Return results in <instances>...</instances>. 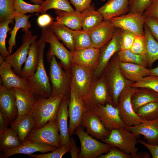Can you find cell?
Wrapping results in <instances>:
<instances>
[{
    "label": "cell",
    "mask_w": 158,
    "mask_h": 158,
    "mask_svg": "<svg viewBox=\"0 0 158 158\" xmlns=\"http://www.w3.org/2000/svg\"><path fill=\"white\" fill-rule=\"evenodd\" d=\"M43 1H45V0H43Z\"/></svg>",
    "instance_id": "cell-62"
},
{
    "label": "cell",
    "mask_w": 158,
    "mask_h": 158,
    "mask_svg": "<svg viewBox=\"0 0 158 158\" xmlns=\"http://www.w3.org/2000/svg\"><path fill=\"white\" fill-rule=\"evenodd\" d=\"M91 111L99 116L104 127L110 131L126 126L121 119L118 108L110 104L98 105Z\"/></svg>",
    "instance_id": "cell-14"
},
{
    "label": "cell",
    "mask_w": 158,
    "mask_h": 158,
    "mask_svg": "<svg viewBox=\"0 0 158 158\" xmlns=\"http://www.w3.org/2000/svg\"><path fill=\"white\" fill-rule=\"evenodd\" d=\"M138 88L130 86L124 89L120 94L117 107L121 119L126 126L139 124L143 119L133 111L132 105V95Z\"/></svg>",
    "instance_id": "cell-8"
},
{
    "label": "cell",
    "mask_w": 158,
    "mask_h": 158,
    "mask_svg": "<svg viewBox=\"0 0 158 158\" xmlns=\"http://www.w3.org/2000/svg\"><path fill=\"white\" fill-rule=\"evenodd\" d=\"M70 152L69 142L61 145L54 151L48 153L40 154L28 155L34 158H61L66 153Z\"/></svg>",
    "instance_id": "cell-45"
},
{
    "label": "cell",
    "mask_w": 158,
    "mask_h": 158,
    "mask_svg": "<svg viewBox=\"0 0 158 158\" xmlns=\"http://www.w3.org/2000/svg\"><path fill=\"white\" fill-rule=\"evenodd\" d=\"M139 137L127 130L126 127H121L112 130L108 137L101 141L131 154L132 157L138 152L136 145L138 143V138Z\"/></svg>",
    "instance_id": "cell-6"
},
{
    "label": "cell",
    "mask_w": 158,
    "mask_h": 158,
    "mask_svg": "<svg viewBox=\"0 0 158 158\" xmlns=\"http://www.w3.org/2000/svg\"><path fill=\"white\" fill-rule=\"evenodd\" d=\"M87 109L83 99L71 90L68 106V132L70 137L73 134L76 128L80 126L83 114Z\"/></svg>",
    "instance_id": "cell-18"
},
{
    "label": "cell",
    "mask_w": 158,
    "mask_h": 158,
    "mask_svg": "<svg viewBox=\"0 0 158 158\" xmlns=\"http://www.w3.org/2000/svg\"><path fill=\"white\" fill-rule=\"evenodd\" d=\"M81 126L86 128V132L88 134L101 140L107 138L111 132L105 128L97 115L88 109L83 114Z\"/></svg>",
    "instance_id": "cell-17"
},
{
    "label": "cell",
    "mask_w": 158,
    "mask_h": 158,
    "mask_svg": "<svg viewBox=\"0 0 158 158\" xmlns=\"http://www.w3.org/2000/svg\"><path fill=\"white\" fill-rule=\"evenodd\" d=\"M41 36L50 45L47 53V61L50 63L54 56L60 61L59 63L64 69H69L72 64V52L68 50L61 43L52 30L48 27L43 28Z\"/></svg>",
    "instance_id": "cell-5"
},
{
    "label": "cell",
    "mask_w": 158,
    "mask_h": 158,
    "mask_svg": "<svg viewBox=\"0 0 158 158\" xmlns=\"http://www.w3.org/2000/svg\"><path fill=\"white\" fill-rule=\"evenodd\" d=\"M136 113L143 120H151L158 118V101L148 103L139 108Z\"/></svg>",
    "instance_id": "cell-40"
},
{
    "label": "cell",
    "mask_w": 158,
    "mask_h": 158,
    "mask_svg": "<svg viewBox=\"0 0 158 158\" xmlns=\"http://www.w3.org/2000/svg\"><path fill=\"white\" fill-rule=\"evenodd\" d=\"M106 0H101V1H106Z\"/></svg>",
    "instance_id": "cell-60"
},
{
    "label": "cell",
    "mask_w": 158,
    "mask_h": 158,
    "mask_svg": "<svg viewBox=\"0 0 158 158\" xmlns=\"http://www.w3.org/2000/svg\"><path fill=\"white\" fill-rule=\"evenodd\" d=\"M37 42L39 54L38 66L34 75L26 79L31 87L32 92L37 99L48 98L51 95L52 89L44 64V50L46 43L41 36Z\"/></svg>",
    "instance_id": "cell-2"
},
{
    "label": "cell",
    "mask_w": 158,
    "mask_h": 158,
    "mask_svg": "<svg viewBox=\"0 0 158 158\" xmlns=\"http://www.w3.org/2000/svg\"><path fill=\"white\" fill-rule=\"evenodd\" d=\"M121 30L117 28L112 38L100 49L98 65L94 72L93 80L100 77L113 56L120 50Z\"/></svg>",
    "instance_id": "cell-13"
},
{
    "label": "cell",
    "mask_w": 158,
    "mask_h": 158,
    "mask_svg": "<svg viewBox=\"0 0 158 158\" xmlns=\"http://www.w3.org/2000/svg\"><path fill=\"white\" fill-rule=\"evenodd\" d=\"M75 133L80 144L79 158H96L110 150L112 146L97 140L90 136L80 126L77 127Z\"/></svg>",
    "instance_id": "cell-7"
},
{
    "label": "cell",
    "mask_w": 158,
    "mask_h": 158,
    "mask_svg": "<svg viewBox=\"0 0 158 158\" xmlns=\"http://www.w3.org/2000/svg\"><path fill=\"white\" fill-rule=\"evenodd\" d=\"M68 0H45L41 4L39 13H45L49 10L54 9L73 12L75 10L72 7Z\"/></svg>",
    "instance_id": "cell-38"
},
{
    "label": "cell",
    "mask_w": 158,
    "mask_h": 158,
    "mask_svg": "<svg viewBox=\"0 0 158 158\" xmlns=\"http://www.w3.org/2000/svg\"><path fill=\"white\" fill-rule=\"evenodd\" d=\"M53 21V18L51 16L46 13L39 16L37 20L38 25L42 28L48 27Z\"/></svg>",
    "instance_id": "cell-53"
},
{
    "label": "cell",
    "mask_w": 158,
    "mask_h": 158,
    "mask_svg": "<svg viewBox=\"0 0 158 158\" xmlns=\"http://www.w3.org/2000/svg\"><path fill=\"white\" fill-rule=\"evenodd\" d=\"M63 98L62 95H60L53 97L37 99L32 113L35 123L34 130L41 128L51 120L56 119Z\"/></svg>",
    "instance_id": "cell-4"
},
{
    "label": "cell",
    "mask_w": 158,
    "mask_h": 158,
    "mask_svg": "<svg viewBox=\"0 0 158 158\" xmlns=\"http://www.w3.org/2000/svg\"><path fill=\"white\" fill-rule=\"evenodd\" d=\"M50 63L49 75L52 92L49 97L62 95L63 98L69 99L71 75L70 68L64 69L54 56L52 57Z\"/></svg>",
    "instance_id": "cell-3"
},
{
    "label": "cell",
    "mask_w": 158,
    "mask_h": 158,
    "mask_svg": "<svg viewBox=\"0 0 158 158\" xmlns=\"http://www.w3.org/2000/svg\"><path fill=\"white\" fill-rule=\"evenodd\" d=\"M39 63L38 44L36 40L31 45L25 65L22 69L20 77L26 79L32 76L37 69Z\"/></svg>",
    "instance_id": "cell-29"
},
{
    "label": "cell",
    "mask_w": 158,
    "mask_h": 158,
    "mask_svg": "<svg viewBox=\"0 0 158 158\" xmlns=\"http://www.w3.org/2000/svg\"><path fill=\"white\" fill-rule=\"evenodd\" d=\"M117 28L109 20H103L98 25L88 32L92 47L100 49L113 37Z\"/></svg>",
    "instance_id": "cell-19"
},
{
    "label": "cell",
    "mask_w": 158,
    "mask_h": 158,
    "mask_svg": "<svg viewBox=\"0 0 158 158\" xmlns=\"http://www.w3.org/2000/svg\"><path fill=\"white\" fill-rule=\"evenodd\" d=\"M56 15V24L63 25L73 30L82 29L81 24V13L75 11L69 12L63 11L54 9Z\"/></svg>",
    "instance_id": "cell-30"
},
{
    "label": "cell",
    "mask_w": 158,
    "mask_h": 158,
    "mask_svg": "<svg viewBox=\"0 0 158 158\" xmlns=\"http://www.w3.org/2000/svg\"><path fill=\"white\" fill-rule=\"evenodd\" d=\"M117 52L113 56L102 75L104 78L111 104L116 107L119 96L122 91L134 83L127 79L120 70Z\"/></svg>",
    "instance_id": "cell-1"
},
{
    "label": "cell",
    "mask_w": 158,
    "mask_h": 158,
    "mask_svg": "<svg viewBox=\"0 0 158 158\" xmlns=\"http://www.w3.org/2000/svg\"><path fill=\"white\" fill-rule=\"evenodd\" d=\"M150 75H154L158 77V66L150 69Z\"/></svg>",
    "instance_id": "cell-58"
},
{
    "label": "cell",
    "mask_w": 158,
    "mask_h": 158,
    "mask_svg": "<svg viewBox=\"0 0 158 158\" xmlns=\"http://www.w3.org/2000/svg\"><path fill=\"white\" fill-rule=\"evenodd\" d=\"M136 35L135 34L129 31L121 29L120 50H130Z\"/></svg>",
    "instance_id": "cell-46"
},
{
    "label": "cell",
    "mask_w": 158,
    "mask_h": 158,
    "mask_svg": "<svg viewBox=\"0 0 158 158\" xmlns=\"http://www.w3.org/2000/svg\"><path fill=\"white\" fill-rule=\"evenodd\" d=\"M73 38L75 50L92 47L91 40L89 34L83 30H73L71 29Z\"/></svg>",
    "instance_id": "cell-39"
},
{
    "label": "cell",
    "mask_w": 158,
    "mask_h": 158,
    "mask_svg": "<svg viewBox=\"0 0 158 158\" xmlns=\"http://www.w3.org/2000/svg\"><path fill=\"white\" fill-rule=\"evenodd\" d=\"M17 133L11 127L0 130L1 150L13 149L22 144Z\"/></svg>",
    "instance_id": "cell-35"
},
{
    "label": "cell",
    "mask_w": 158,
    "mask_h": 158,
    "mask_svg": "<svg viewBox=\"0 0 158 158\" xmlns=\"http://www.w3.org/2000/svg\"><path fill=\"white\" fill-rule=\"evenodd\" d=\"M130 50L136 54L146 55V42L144 35L135 36Z\"/></svg>",
    "instance_id": "cell-48"
},
{
    "label": "cell",
    "mask_w": 158,
    "mask_h": 158,
    "mask_svg": "<svg viewBox=\"0 0 158 158\" xmlns=\"http://www.w3.org/2000/svg\"><path fill=\"white\" fill-rule=\"evenodd\" d=\"M72 52V63L87 68L94 72L99 63L100 49L93 47Z\"/></svg>",
    "instance_id": "cell-20"
},
{
    "label": "cell",
    "mask_w": 158,
    "mask_h": 158,
    "mask_svg": "<svg viewBox=\"0 0 158 158\" xmlns=\"http://www.w3.org/2000/svg\"><path fill=\"white\" fill-rule=\"evenodd\" d=\"M75 8V11L81 13L89 8L92 0H69Z\"/></svg>",
    "instance_id": "cell-52"
},
{
    "label": "cell",
    "mask_w": 158,
    "mask_h": 158,
    "mask_svg": "<svg viewBox=\"0 0 158 158\" xmlns=\"http://www.w3.org/2000/svg\"><path fill=\"white\" fill-rule=\"evenodd\" d=\"M144 23L152 37L158 42V19L152 17L144 18Z\"/></svg>",
    "instance_id": "cell-49"
},
{
    "label": "cell",
    "mask_w": 158,
    "mask_h": 158,
    "mask_svg": "<svg viewBox=\"0 0 158 158\" xmlns=\"http://www.w3.org/2000/svg\"><path fill=\"white\" fill-rule=\"evenodd\" d=\"M130 86L138 88H148L158 93V77L154 75L146 76L133 83Z\"/></svg>",
    "instance_id": "cell-44"
},
{
    "label": "cell",
    "mask_w": 158,
    "mask_h": 158,
    "mask_svg": "<svg viewBox=\"0 0 158 158\" xmlns=\"http://www.w3.org/2000/svg\"><path fill=\"white\" fill-rule=\"evenodd\" d=\"M57 148L42 143L25 142L16 148L1 150L2 152L0 154V158H7L19 154L28 155L37 152L44 153L53 151Z\"/></svg>",
    "instance_id": "cell-23"
},
{
    "label": "cell",
    "mask_w": 158,
    "mask_h": 158,
    "mask_svg": "<svg viewBox=\"0 0 158 158\" xmlns=\"http://www.w3.org/2000/svg\"><path fill=\"white\" fill-rule=\"evenodd\" d=\"M0 109L12 122L18 115L16 97L12 89H9L0 84Z\"/></svg>",
    "instance_id": "cell-22"
},
{
    "label": "cell",
    "mask_w": 158,
    "mask_h": 158,
    "mask_svg": "<svg viewBox=\"0 0 158 158\" xmlns=\"http://www.w3.org/2000/svg\"><path fill=\"white\" fill-rule=\"evenodd\" d=\"M82 99L87 109L91 110L98 105L111 104V101L103 76L93 80L87 94Z\"/></svg>",
    "instance_id": "cell-11"
},
{
    "label": "cell",
    "mask_w": 158,
    "mask_h": 158,
    "mask_svg": "<svg viewBox=\"0 0 158 158\" xmlns=\"http://www.w3.org/2000/svg\"><path fill=\"white\" fill-rule=\"evenodd\" d=\"M118 65L124 77L133 82H136L143 77L150 75V69L145 66L119 61Z\"/></svg>",
    "instance_id": "cell-28"
},
{
    "label": "cell",
    "mask_w": 158,
    "mask_h": 158,
    "mask_svg": "<svg viewBox=\"0 0 158 158\" xmlns=\"http://www.w3.org/2000/svg\"><path fill=\"white\" fill-rule=\"evenodd\" d=\"M31 15H26L19 13L15 14L14 19L15 23L13 29L10 32V37L8 41V50L10 54L16 45V37L18 30L21 28L23 31L25 32L31 27L29 19Z\"/></svg>",
    "instance_id": "cell-33"
},
{
    "label": "cell",
    "mask_w": 158,
    "mask_h": 158,
    "mask_svg": "<svg viewBox=\"0 0 158 158\" xmlns=\"http://www.w3.org/2000/svg\"><path fill=\"white\" fill-rule=\"evenodd\" d=\"M41 4H28L23 0H15V13L25 14L27 13H39Z\"/></svg>",
    "instance_id": "cell-43"
},
{
    "label": "cell",
    "mask_w": 158,
    "mask_h": 158,
    "mask_svg": "<svg viewBox=\"0 0 158 158\" xmlns=\"http://www.w3.org/2000/svg\"><path fill=\"white\" fill-rule=\"evenodd\" d=\"M56 119L49 121L41 128L34 130L24 142L43 143L58 148L61 146L60 134Z\"/></svg>",
    "instance_id": "cell-10"
},
{
    "label": "cell",
    "mask_w": 158,
    "mask_h": 158,
    "mask_svg": "<svg viewBox=\"0 0 158 158\" xmlns=\"http://www.w3.org/2000/svg\"><path fill=\"white\" fill-rule=\"evenodd\" d=\"M98 158H131V154L125 153L117 147L112 146L107 154H102Z\"/></svg>",
    "instance_id": "cell-50"
},
{
    "label": "cell",
    "mask_w": 158,
    "mask_h": 158,
    "mask_svg": "<svg viewBox=\"0 0 158 158\" xmlns=\"http://www.w3.org/2000/svg\"><path fill=\"white\" fill-rule=\"evenodd\" d=\"M156 101H158V93L146 87L138 88L131 97L132 108L135 113L142 106Z\"/></svg>",
    "instance_id": "cell-32"
},
{
    "label": "cell",
    "mask_w": 158,
    "mask_h": 158,
    "mask_svg": "<svg viewBox=\"0 0 158 158\" xmlns=\"http://www.w3.org/2000/svg\"><path fill=\"white\" fill-rule=\"evenodd\" d=\"M69 99L63 98L57 115V120L60 136L61 146L69 142L70 136L68 132V118Z\"/></svg>",
    "instance_id": "cell-27"
},
{
    "label": "cell",
    "mask_w": 158,
    "mask_h": 158,
    "mask_svg": "<svg viewBox=\"0 0 158 158\" xmlns=\"http://www.w3.org/2000/svg\"><path fill=\"white\" fill-rule=\"evenodd\" d=\"M109 20L117 28L129 31L136 35H144V17L142 15L128 13L112 18Z\"/></svg>",
    "instance_id": "cell-16"
},
{
    "label": "cell",
    "mask_w": 158,
    "mask_h": 158,
    "mask_svg": "<svg viewBox=\"0 0 158 158\" xmlns=\"http://www.w3.org/2000/svg\"><path fill=\"white\" fill-rule=\"evenodd\" d=\"M11 127L17 133L22 143L24 142L35 128V123L32 113L25 115H18L10 124Z\"/></svg>",
    "instance_id": "cell-24"
},
{
    "label": "cell",
    "mask_w": 158,
    "mask_h": 158,
    "mask_svg": "<svg viewBox=\"0 0 158 158\" xmlns=\"http://www.w3.org/2000/svg\"><path fill=\"white\" fill-rule=\"evenodd\" d=\"M15 0H0V22L14 20Z\"/></svg>",
    "instance_id": "cell-41"
},
{
    "label": "cell",
    "mask_w": 158,
    "mask_h": 158,
    "mask_svg": "<svg viewBox=\"0 0 158 158\" xmlns=\"http://www.w3.org/2000/svg\"><path fill=\"white\" fill-rule=\"evenodd\" d=\"M117 53L120 62L148 67L147 59L145 55L136 54L130 50H120Z\"/></svg>",
    "instance_id": "cell-37"
},
{
    "label": "cell",
    "mask_w": 158,
    "mask_h": 158,
    "mask_svg": "<svg viewBox=\"0 0 158 158\" xmlns=\"http://www.w3.org/2000/svg\"><path fill=\"white\" fill-rule=\"evenodd\" d=\"M133 158H151L150 154L147 152H138L132 157Z\"/></svg>",
    "instance_id": "cell-57"
},
{
    "label": "cell",
    "mask_w": 158,
    "mask_h": 158,
    "mask_svg": "<svg viewBox=\"0 0 158 158\" xmlns=\"http://www.w3.org/2000/svg\"><path fill=\"white\" fill-rule=\"evenodd\" d=\"M70 152L72 158H79L80 149L76 145L74 139L70 137L69 142Z\"/></svg>",
    "instance_id": "cell-55"
},
{
    "label": "cell",
    "mask_w": 158,
    "mask_h": 158,
    "mask_svg": "<svg viewBox=\"0 0 158 158\" xmlns=\"http://www.w3.org/2000/svg\"><path fill=\"white\" fill-rule=\"evenodd\" d=\"M10 65L0 55V75L1 84L9 89L18 88L32 92L27 79L16 74L11 69Z\"/></svg>",
    "instance_id": "cell-15"
},
{
    "label": "cell",
    "mask_w": 158,
    "mask_h": 158,
    "mask_svg": "<svg viewBox=\"0 0 158 158\" xmlns=\"http://www.w3.org/2000/svg\"><path fill=\"white\" fill-rule=\"evenodd\" d=\"M13 90L16 97L18 115H25L32 113L37 99L33 93L18 88Z\"/></svg>",
    "instance_id": "cell-26"
},
{
    "label": "cell",
    "mask_w": 158,
    "mask_h": 158,
    "mask_svg": "<svg viewBox=\"0 0 158 158\" xmlns=\"http://www.w3.org/2000/svg\"><path fill=\"white\" fill-rule=\"evenodd\" d=\"M144 35L146 42V53L148 67L151 69L154 63L158 60V42L151 35L148 27L144 25Z\"/></svg>",
    "instance_id": "cell-36"
},
{
    "label": "cell",
    "mask_w": 158,
    "mask_h": 158,
    "mask_svg": "<svg viewBox=\"0 0 158 158\" xmlns=\"http://www.w3.org/2000/svg\"><path fill=\"white\" fill-rule=\"evenodd\" d=\"M129 0H108L98 11L104 20H109L114 17L128 13Z\"/></svg>",
    "instance_id": "cell-25"
},
{
    "label": "cell",
    "mask_w": 158,
    "mask_h": 158,
    "mask_svg": "<svg viewBox=\"0 0 158 158\" xmlns=\"http://www.w3.org/2000/svg\"><path fill=\"white\" fill-rule=\"evenodd\" d=\"M70 69L71 90L82 98L88 92L93 81L94 72L84 67L72 63Z\"/></svg>",
    "instance_id": "cell-9"
},
{
    "label": "cell",
    "mask_w": 158,
    "mask_h": 158,
    "mask_svg": "<svg viewBox=\"0 0 158 158\" xmlns=\"http://www.w3.org/2000/svg\"><path fill=\"white\" fill-rule=\"evenodd\" d=\"M42 2H43V0H40Z\"/></svg>",
    "instance_id": "cell-61"
},
{
    "label": "cell",
    "mask_w": 158,
    "mask_h": 158,
    "mask_svg": "<svg viewBox=\"0 0 158 158\" xmlns=\"http://www.w3.org/2000/svg\"><path fill=\"white\" fill-rule=\"evenodd\" d=\"M13 20H10L0 22V55L4 58L10 54L6 47V40L7 32L11 30L9 25Z\"/></svg>",
    "instance_id": "cell-42"
},
{
    "label": "cell",
    "mask_w": 158,
    "mask_h": 158,
    "mask_svg": "<svg viewBox=\"0 0 158 158\" xmlns=\"http://www.w3.org/2000/svg\"><path fill=\"white\" fill-rule=\"evenodd\" d=\"M31 2L34 4H41L43 2L40 0H30Z\"/></svg>",
    "instance_id": "cell-59"
},
{
    "label": "cell",
    "mask_w": 158,
    "mask_h": 158,
    "mask_svg": "<svg viewBox=\"0 0 158 158\" xmlns=\"http://www.w3.org/2000/svg\"><path fill=\"white\" fill-rule=\"evenodd\" d=\"M142 16L144 18L152 17L158 19V0H151Z\"/></svg>",
    "instance_id": "cell-51"
},
{
    "label": "cell",
    "mask_w": 158,
    "mask_h": 158,
    "mask_svg": "<svg viewBox=\"0 0 158 158\" xmlns=\"http://www.w3.org/2000/svg\"><path fill=\"white\" fill-rule=\"evenodd\" d=\"M126 128L135 135H142L150 145H158V118L151 120H143L138 125L126 126Z\"/></svg>",
    "instance_id": "cell-21"
},
{
    "label": "cell",
    "mask_w": 158,
    "mask_h": 158,
    "mask_svg": "<svg viewBox=\"0 0 158 158\" xmlns=\"http://www.w3.org/2000/svg\"><path fill=\"white\" fill-rule=\"evenodd\" d=\"M104 20L102 15L95 10V5L90 6L81 13V24L82 30L89 32L98 25Z\"/></svg>",
    "instance_id": "cell-31"
},
{
    "label": "cell",
    "mask_w": 158,
    "mask_h": 158,
    "mask_svg": "<svg viewBox=\"0 0 158 158\" xmlns=\"http://www.w3.org/2000/svg\"><path fill=\"white\" fill-rule=\"evenodd\" d=\"M138 142L145 147L150 152L152 158H158V145H153L147 143L146 141L140 139Z\"/></svg>",
    "instance_id": "cell-54"
},
{
    "label": "cell",
    "mask_w": 158,
    "mask_h": 158,
    "mask_svg": "<svg viewBox=\"0 0 158 158\" xmlns=\"http://www.w3.org/2000/svg\"><path fill=\"white\" fill-rule=\"evenodd\" d=\"M37 37V35H33L29 30L25 32L23 35L21 46L14 53L4 58L5 60L13 68V71L20 76L22 66L28 57L31 45Z\"/></svg>",
    "instance_id": "cell-12"
},
{
    "label": "cell",
    "mask_w": 158,
    "mask_h": 158,
    "mask_svg": "<svg viewBox=\"0 0 158 158\" xmlns=\"http://www.w3.org/2000/svg\"><path fill=\"white\" fill-rule=\"evenodd\" d=\"M150 0H129V11L128 13H138L142 15Z\"/></svg>",
    "instance_id": "cell-47"
},
{
    "label": "cell",
    "mask_w": 158,
    "mask_h": 158,
    "mask_svg": "<svg viewBox=\"0 0 158 158\" xmlns=\"http://www.w3.org/2000/svg\"><path fill=\"white\" fill-rule=\"evenodd\" d=\"M48 27L54 32L58 39L61 40L70 51H73L75 50L71 29L63 25L56 24L53 22V21Z\"/></svg>",
    "instance_id": "cell-34"
},
{
    "label": "cell",
    "mask_w": 158,
    "mask_h": 158,
    "mask_svg": "<svg viewBox=\"0 0 158 158\" xmlns=\"http://www.w3.org/2000/svg\"><path fill=\"white\" fill-rule=\"evenodd\" d=\"M10 123L11 122L8 118L0 111V130L8 128Z\"/></svg>",
    "instance_id": "cell-56"
}]
</instances>
